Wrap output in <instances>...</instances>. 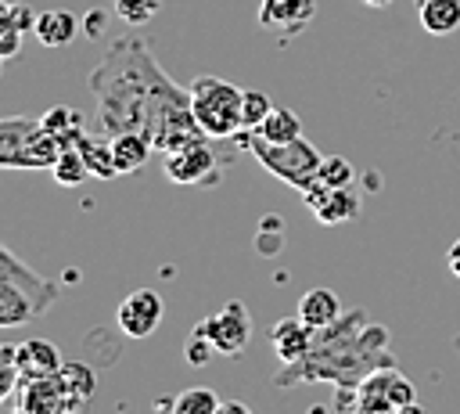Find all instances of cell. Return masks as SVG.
<instances>
[{
  "instance_id": "obj_1",
  "label": "cell",
  "mask_w": 460,
  "mask_h": 414,
  "mask_svg": "<svg viewBox=\"0 0 460 414\" xmlns=\"http://www.w3.org/2000/svg\"><path fill=\"white\" fill-rule=\"evenodd\" d=\"M162 79L165 72L155 61L140 29H133L129 36H119L101 58V65L90 72V94L97 104L90 130L108 133V137L144 133L147 112H151V101Z\"/></svg>"
},
{
  "instance_id": "obj_2",
  "label": "cell",
  "mask_w": 460,
  "mask_h": 414,
  "mask_svg": "<svg viewBox=\"0 0 460 414\" xmlns=\"http://www.w3.org/2000/svg\"><path fill=\"white\" fill-rule=\"evenodd\" d=\"M381 367H395L388 353V328L370 324L367 310H345L334 324L316 328L309 353L295 364H284L273 385L334 382L338 389H356L367 374Z\"/></svg>"
},
{
  "instance_id": "obj_3",
  "label": "cell",
  "mask_w": 460,
  "mask_h": 414,
  "mask_svg": "<svg viewBox=\"0 0 460 414\" xmlns=\"http://www.w3.org/2000/svg\"><path fill=\"white\" fill-rule=\"evenodd\" d=\"M234 140H237L241 148H248V151L255 155V162H259L266 173H273L277 180H284V184L295 187L298 194L316 180V169H320V162H323V155H320L305 137L288 140V144H273V140L259 137V130H241Z\"/></svg>"
},
{
  "instance_id": "obj_4",
  "label": "cell",
  "mask_w": 460,
  "mask_h": 414,
  "mask_svg": "<svg viewBox=\"0 0 460 414\" xmlns=\"http://www.w3.org/2000/svg\"><path fill=\"white\" fill-rule=\"evenodd\" d=\"M241 97L244 90L219 76H198L190 83V112L205 137L234 140L241 133Z\"/></svg>"
},
{
  "instance_id": "obj_5",
  "label": "cell",
  "mask_w": 460,
  "mask_h": 414,
  "mask_svg": "<svg viewBox=\"0 0 460 414\" xmlns=\"http://www.w3.org/2000/svg\"><path fill=\"white\" fill-rule=\"evenodd\" d=\"M223 166H226V158L216 155V148H212L208 137H205V140H194V144H187V148H176V151L165 155V176H169L172 184H183V187H198V184L208 187V184H219Z\"/></svg>"
},
{
  "instance_id": "obj_6",
  "label": "cell",
  "mask_w": 460,
  "mask_h": 414,
  "mask_svg": "<svg viewBox=\"0 0 460 414\" xmlns=\"http://www.w3.org/2000/svg\"><path fill=\"white\" fill-rule=\"evenodd\" d=\"M194 328L216 346L219 356H241L244 346H248V338H252V317H248V306L237 302V299L226 302V306H219L216 313H208V317L198 320Z\"/></svg>"
},
{
  "instance_id": "obj_7",
  "label": "cell",
  "mask_w": 460,
  "mask_h": 414,
  "mask_svg": "<svg viewBox=\"0 0 460 414\" xmlns=\"http://www.w3.org/2000/svg\"><path fill=\"white\" fill-rule=\"evenodd\" d=\"M162 313H165L162 295H158L155 288H137V292H129V295L119 302L115 324H119L122 335H129V338H147V335H155V328L162 324Z\"/></svg>"
},
{
  "instance_id": "obj_8",
  "label": "cell",
  "mask_w": 460,
  "mask_h": 414,
  "mask_svg": "<svg viewBox=\"0 0 460 414\" xmlns=\"http://www.w3.org/2000/svg\"><path fill=\"white\" fill-rule=\"evenodd\" d=\"M316 18V0H259L255 25L273 36H298Z\"/></svg>"
},
{
  "instance_id": "obj_9",
  "label": "cell",
  "mask_w": 460,
  "mask_h": 414,
  "mask_svg": "<svg viewBox=\"0 0 460 414\" xmlns=\"http://www.w3.org/2000/svg\"><path fill=\"white\" fill-rule=\"evenodd\" d=\"M11 414H68L58 378H22L11 396Z\"/></svg>"
},
{
  "instance_id": "obj_10",
  "label": "cell",
  "mask_w": 460,
  "mask_h": 414,
  "mask_svg": "<svg viewBox=\"0 0 460 414\" xmlns=\"http://www.w3.org/2000/svg\"><path fill=\"white\" fill-rule=\"evenodd\" d=\"M58 382H61V392H65V410L68 414H90V403H93V392H97L93 367L83 364V360H65L61 371H58Z\"/></svg>"
},
{
  "instance_id": "obj_11",
  "label": "cell",
  "mask_w": 460,
  "mask_h": 414,
  "mask_svg": "<svg viewBox=\"0 0 460 414\" xmlns=\"http://www.w3.org/2000/svg\"><path fill=\"white\" fill-rule=\"evenodd\" d=\"M14 364H18V374L22 378H58L61 371V353L54 342L47 338H25L14 346Z\"/></svg>"
},
{
  "instance_id": "obj_12",
  "label": "cell",
  "mask_w": 460,
  "mask_h": 414,
  "mask_svg": "<svg viewBox=\"0 0 460 414\" xmlns=\"http://www.w3.org/2000/svg\"><path fill=\"white\" fill-rule=\"evenodd\" d=\"M0 277L18 281V284H22V288L40 302V310H43V313L54 306V299H58V292H61V288H58V281L40 277L36 270H29V266H25L11 248H4V245H0Z\"/></svg>"
},
{
  "instance_id": "obj_13",
  "label": "cell",
  "mask_w": 460,
  "mask_h": 414,
  "mask_svg": "<svg viewBox=\"0 0 460 414\" xmlns=\"http://www.w3.org/2000/svg\"><path fill=\"white\" fill-rule=\"evenodd\" d=\"M313 328L295 313V317H280L273 328H270V342H273V353H277V360L280 364H295V360H302L305 353H309V346H313Z\"/></svg>"
},
{
  "instance_id": "obj_14",
  "label": "cell",
  "mask_w": 460,
  "mask_h": 414,
  "mask_svg": "<svg viewBox=\"0 0 460 414\" xmlns=\"http://www.w3.org/2000/svg\"><path fill=\"white\" fill-rule=\"evenodd\" d=\"M36 317H43L40 302L18 281L0 277V328H22V324H29Z\"/></svg>"
},
{
  "instance_id": "obj_15",
  "label": "cell",
  "mask_w": 460,
  "mask_h": 414,
  "mask_svg": "<svg viewBox=\"0 0 460 414\" xmlns=\"http://www.w3.org/2000/svg\"><path fill=\"white\" fill-rule=\"evenodd\" d=\"M32 32H36V40H40L43 47H68V43L83 32V25H79V18H75L72 11L50 7V11H40V14H36Z\"/></svg>"
},
{
  "instance_id": "obj_16",
  "label": "cell",
  "mask_w": 460,
  "mask_h": 414,
  "mask_svg": "<svg viewBox=\"0 0 460 414\" xmlns=\"http://www.w3.org/2000/svg\"><path fill=\"white\" fill-rule=\"evenodd\" d=\"M151 140L144 133H115L111 137V155H115V169L122 176H137L144 173L147 158H151Z\"/></svg>"
},
{
  "instance_id": "obj_17",
  "label": "cell",
  "mask_w": 460,
  "mask_h": 414,
  "mask_svg": "<svg viewBox=\"0 0 460 414\" xmlns=\"http://www.w3.org/2000/svg\"><path fill=\"white\" fill-rule=\"evenodd\" d=\"M36 126H40V119H25V115L0 119V169H22L25 137H29Z\"/></svg>"
},
{
  "instance_id": "obj_18",
  "label": "cell",
  "mask_w": 460,
  "mask_h": 414,
  "mask_svg": "<svg viewBox=\"0 0 460 414\" xmlns=\"http://www.w3.org/2000/svg\"><path fill=\"white\" fill-rule=\"evenodd\" d=\"M75 148H79V155H83V162H86L90 176H101V180L119 176V169H115V155H111V137H108V133L86 130V133H83V140H79Z\"/></svg>"
},
{
  "instance_id": "obj_19",
  "label": "cell",
  "mask_w": 460,
  "mask_h": 414,
  "mask_svg": "<svg viewBox=\"0 0 460 414\" xmlns=\"http://www.w3.org/2000/svg\"><path fill=\"white\" fill-rule=\"evenodd\" d=\"M341 313H345V310H341V302H338V295H334L331 288H313V292H305V295L298 299V317H302L313 331L334 324Z\"/></svg>"
},
{
  "instance_id": "obj_20",
  "label": "cell",
  "mask_w": 460,
  "mask_h": 414,
  "mask_svg": "<svg viewBox=\"0 0 460 414\" xmlns=\"http://www.w3.org/2000/svg\"><path fill=\"white\" fill-rule=\"evenodd\" d=\"M40 126H43L47 133H54V137L61 140V148H75V144L83 140V133H86V119H83L75 108H65V104L47 108V112L40 115Z\"/></svg>"
},
{
  "instance_id": "obj_21",
  "label": "cell",
  "mask_w": 460,
  "mask_h": 414,
  "mask_svg": "<svg viewBox=\"0 0 460 414\" xmlns=\"http://www.w3.org/2000/svg\"><path fill=\"white\" fill-rule=\"evenodd\" d=\"M313 216L327 227H338V223H349L359 216V194L352 187H331L323 194V202L313 209Z\"/></svg>"
},
{
  "instance_id": "obj_22",
  "label": "cell",
  "mask_w": 460,
  "mask_h": 414,
  "mask_svg": "<svg viewBox=\"0 0 460 414\" xmlns=\"http://www.w3.org/2000/svg\"><path fill=\"white\" fill-rule=\"evenodd\" d=\"M417 18H420L424 32L449 36L460 29V0H424V4H417Z\"/></svg>"
},
{
  "instance_id": "obj_23",
  "label": "cell",
  "mask_w": 460,
  "mask_h": 414,
  "mask_svg": "<svg viewBox=\"0 0 460 414\" xmlns=\"http://www.w3.org/2000/svg\"><path fill=\"white\" fill-rule=\"evenodd\" d=\"M259 137H266V140H273V144L298 140V137H302V119H298L291 108H273V112L262 119Z\"/></svg>"
},
{
  "instance_id": "obj_24",
  "label": "cell",
  "mask_w": 460,
  "mask_h": 414,
  "mask_svg": "<svg viewBox=\"0 0 460 414\" xmlns=\"http://www.w3.org/2000/svg\"><path fill=\"white\" fill-rule=\"evenodd\" d=\"M219 403H223V400H219L212 389L194 385V389H183V392H176V396H172L169 414H216V410H219Z\"/></svg>"
},
{
  "instance_id": "obj_25",
  "label": "cell",
  "mask_w": 460,
  "mask_h": 414,
  "mask_svg": "<svg viewBox=\"0 0 460 414\" xmlns=\"http://www.w3.org/2000/svg\"><path fill=\"white\" fill-rule=\"evenodd\" d=\"M50 173H54V180H58L61 187H79V184L90 176V169H86L79 148H61V155H58V162L50 166Z\"/></svg>"
},
{
  "instance_id": "obj_26",
  "label": "cell",
  "mask_w": 460,
  "mask_h": 414,
  "mask_svg": "<svg viewBox=\"0 0 460 414\" xmlns=\"http://www.w3.org/2000/svg\"><path fill=\"white\" fill-rule=\"evenodd\" d=\"M316 180H320L323 187H352L356 166H352L349 158H341V155H323V162H320V169H316Z\"/></svg>"
},
{
  "instance_id": "obj_27",
  "label": "cell",
  "mask_w": 460,
  "mask_h": 414,
  "mask_svg": "<svg viewBox=\"0 0 460 414\" xmlns=\"http://www.w3.org/2000/svg\"><path fill=\"white\" fill-rule=\"evenodd\" d=\"M111 7H115V14H119L126 25L140 29V25H147V22L162 11V0H111Z\"/></svg>"
},
{
  "instance_id": "obj_28",
  "label": "cell",
  "mask_w": 460,
  "mask_h": 414,
  "mask_svg": "<svg viewBox=\"0 0 460 414\" xmlns=\"http://www.w3.org/2000/svg\"><path fill=\"white\" fill-rule=\"evenodd\" d=\"M270 112H273V104L262 90H244V97H241V130H259Z\"/></svg>"
},
{
  "instance_id": "obj_29",
  "label": "cell",
  "mask_w": 460,
  "mask_h": 414,
  "mask_svg": "<svg viewBox=\"0 0 460 414\" xmlns=\"http://www.w3.org/2000/svg\"><path fill=\"white\" fill-rule=\"evenodd\" d=\"M18 382H22V374H18V364H14V346H0V407L11 403Z\"/></svg>"
},
{
  "instance_id": "obj_30",
  "label": "cell",
  "mask_w": 460,
  "mask_h": 414,
  "mask_svg": "<svg viewBox=\"0 0 460 414\" xmlns=\"http://www.w3.org/2000/svg\"><path fill=\"white\" fill-rule=\"evenodd\" d=\"M183 356H187V364H194V367H205L212 356H216V346L194 328L190 331V338H187V349H183Z\"/></svg>"
},
{
  "instance_id": "obj_31",
  "label": "cell",
  "mask_w": 460,
  "mask_h": 414,
  "mask_svg": "<svg viewBox=\"0 0 460 414\" xmlns=\"http://www.w3.org/2000/svg\"><path fill=\"white\" fill-rule=\"evenodd\" d=\"M79 25H83L86 40H101V36L108 32V11H104V7H90V11L79 18Z\"/></svg>"
},
{
  "instance_id": "obj_32",
  "label": "cell",
  "mask_w": 460,
  "mask_h": 414,
  "mask_svg": "<svg viewBox=\"0 0 460 414\" xmlns=\"http://www.w3.org/2000/svg\"><path fill=\"white\" fill-rule=\"evenodd\" d=\"M11 22H14L18 32H29V29L36 25V14H32L25 4H11Z\"/></svg>"
},
{
  "instance_id": "obj_33",
  "label": "cell",
  "mask_w": 460,
  "mask_h": 414,
  "mask_svg": "<svg viewBox=\"0 0 460 414\" xmlns=\"http://www.w3.org/2000/svg\"><path fill=\"white\" fill-rule=\"evenodd\" d=\"M18 47H22V32L18 29H11V32H4L0 36V58L7 61V58H14L18 54Z\"/></svg>"
},
{
  "instance_id": "obj_34",
  "label": "cell",
  "mask_w": 460,
  "mask_h": 414,
  "mask_svg": "<svg viewBox=\"0 0 460 414\" xmlns=\"http://www.w3.org/2000/svg\"><path fill=\"white\" fill-rule=\"evenodd\" d=\"M216 414H252V410H248V407H244L241 400H223Z\"/></svg>"
},
{
  "instance_id": "obj_35",
  "label": "cell",
  "mask_w": 460,
  "mask_h": 414,
  "mask_svg": "<svg viewBox=\"0 0 460 414\" xmlns=\"http://www.w3.org/2000/svg\"><path fill=\"white\" fill-rule=\"evenodd\" d=\"M446 263H449V270L460 277V238L449 245V252H446Z\"/></svg>"
},
{
  "instance_id": "obj_36",
  "label": "cell",
  "mask_w": 460,
  "mask_h": 414,
  "mask_svg": "<svg viewBox=\"0 0 460 414\" xmlns=\"http://www.w3.org/2000/svg\"><path fill=\"white\" fill-rule=\"evenodd\" d=\"M11 29H14V22H11V4H4V0H0V36H4V32H11Z\"/></svg>"
},
{
  "instance_id": "obj_37",
  "label": "cell",
  "mask_w": 460,
  "mask_h": 414,
  "mask_svg": "<svg viewBox=\"0 0 460 414\" xmlns=\"http://www.w3.org/2000/svg\"><path fill=\"white\" fill-rule=\"evenodd\" d=\"M395 414H424V407H420V403L413 400V403H402V407H399Z\"/></svg>"
},
{
  "instance_id": "obj_38",
  "label": "cell",
  "mask_w": 460,
  "mask_h": 414,
  "mask_svg": "<svg viewBox=\"0 0 460 414\" xmlns=\"http://www.w3.org/2000/svg\"><path fill=\"white\" fill-rule=\"evenodd\" d=\"M359 4H367V7H388L392 0H359Z\"/></svg>"
},
{
  "instance_id": "obj_39",
  "label": "cell",
  "mask_w": 460,
  "mask_h": 414,
  "mask_svg": "<svg viewBox=\"0 0 460 414\" xmlns=\"http://www.w3.org/2000/svg\"><path fill=\"white\" fill-rule=\"evenodd\" d=\"M0 68H4V58H0Z\"/></svg>"
},
{
  "instance_id": "obj_40",
  "label": "cell",
  "mask_w": 460,
  "mask_h": 414,
  "mask_svg": "<svg viewBox=\"0 0 460 414\" xmlns=\"http://www.w3.org/2000/svg\"><path fill=\"white\" fill-rule=\"evenodd\" d=\"M417 4H424V0H417Z\"/></svg>"
}]
</instances>
